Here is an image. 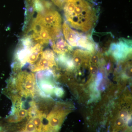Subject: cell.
Listing matches in <instances>:
<instances>
[{
	"label": "cell",
	"instance_id": "277c9868",
	"mask_svg": "<svg viewBox=\"0 0 132 132\" xmlns=\"http://www.w3.org/2000/svg\"><path fill=\"white\" fill-rule=\"evenodd\" d=\"M68 111L61 104H58L46 118V124H44L43 132H58L63 123Z\"/></svg>",
	"mask_w": 132,
	"mask_h": 132
},
{
	"label": "cell",
	"instance_id": "ba28073f",
	"mask_svg": "<svg viewBox=\"0 0 132 132\" xmlns=\"http://www.w3.org/2000/svg\"><path fill=\"white\" fill-rule=\"evenodd\" d=\"M52 41V47L54 52L59 55L66 54L73 50L72 47L64 40L62 35Z\"/></svg>",
	"mask_w": 132,
	"mask_h": 132
},
{
	"label": "cell",
	"instance_id": "7a4b0ae2",
	"mask_svg": "<svg viewBox=\"0 0 132 132\" xmlns=\"http://www.w3.org/2000/svg\"><path fill=\"white\" fill-rule=\"evenodd\" d=\"M8 86L11 93L26 98H34L37 92L35 75L26 71H21L16 76L11 78Z\"/></svg>",
	"mask_w": 132,
	"mask_h": 132
},
{
	"label": "cell",
	"instance_id": "3957f363",
	"mask_svg": "<svg viewBox=\"0 0 132 132\" xmlns=\"http://www.w3.org/2000/svg\"><path fill=\"white\" fill-rule=\"evenodd\" d=\"M35 19L49 30L53 40L62 35L61 17L57 11L52 9L38 13Z\"/></svg>",
	"mask_w": 132,
	"mask_h": 132
},
{
	"label": "cell",
	"instance_id": "4fadbf2b",
	"mask_svg": "<svg viewBox=\"0 0 132 132\" xmlns=\"http://www.w3.org/2000/svg\"><path fill=\"white\" fill-rule=\"evenodd\" d=\"M51 1L59 7H62L64 5V2L63 0H51Z\"/></svg>",
	"mask_w": 132,
	"mask_h": 132
},
{
	"label": "cell",
	"instance_id": "8fae6325",
	"mask_svg": "<svg viewBox=\"0 0 132 132\" xmlns=\"http://www.w3.org/2000/svg\"><path fill=\"white\" fill-rule=\"evenodd\" d=\"M90 69L91 73L92 75H95L98 73V68L96 65H95V64L91 65L90 66Z\"/></svg>",
	"mask_w": 132,
	"mask_h": 132
},
{
	"label": "cell",
	"instance_id": "52a82bcc",
	"mask_svg": "<svg viewBox=\"0 0 132 132\" xmlns=\"http://www.w3.org/2000/svg\"><path fill=\"white\" fill-rule=\"evenodd\" d=\"M62 30L66 42L69 45L72 47H78V42L83 34L72 29L66 22L62 25Z\"/></svg>",
	"mask_w": 132,
	"mask_h": 132
},
{
	"label": "cell",
	"instance_id": "9c48e42d",
	"mask_svg": "<svg viewBox=\"0 0 132 132\" xmlns=\"http://www.w3.org/2000/svg\"><path fill=\"white\" fill-rule=\"evenodd\" d=\"M43 46L42 45L38 43L34 45L31 48V52L28 58L27 63L35 65L39 59V57L42 54Z\"/></svg>",
	"mask_w": 132,
	"mask_h": 132
},
{
	"label": "cell",
	"instance_id": "6da1fadb",
	"mask_svg": "<svg viewBox=\"0 0 132 132\" xmlns=\"http://www.w3.org/2000/svg\"><path fill=\"white\" fill-rule=\"evenodd\" d=\"M64 10L66 22L81 32L91 31L98 19L95 8L87 0H65Z\"/></svg>",
	"mask_w": 132,
	"mask_h": 132
},
{
	"label": "cell",
	"instance_id": "5bb4252c",
	"mask_svg": "<svg viewBox=\"0 0 132 132\" xmlns=\"http://www.w3.org/2000/svg\"><path fill=\"white\" fill-rule=\"evenodd\" d=\"M36 0H27L28 5H33L34 2Z\"/></svg>",
	"mask_w": 132,
	"mask_h": 132
},
{
	"label": "cell",
	"instance_id": "8992f818",
	"mask_svg": "<svg viewBox=\"0 0 132 132\" xmlns=\"http://www.w3.org/2000/svg\"><path fill=\"white\" fill-rule=\"evenodd\" d=\"M39 61L31 67L33 72L48 70L56 64L54 53L51 50H46L43 52Z\"/></svg>",
	"mask_w": 132,
	"mask_h": 132
},
{
	"label": "cell",
	"instance_id": "5b68a950",
	"mask_svg": "<svg viewBox=\"0 0 132 132\" xmlns=\"http://www.w3.org/2000/svg\"><path fill=\"white\" fill-rule=\"evenodd\" d=\"M108 52L117 60H125L131 54V41L121 39L117 43H113L110 46Z\"/></svg>",
	"mask_w": 132,
	"mask_h": 132
},
{
	"label": "cell",
	"instance_id": "7c38bea8",
	"mask_svg": "<svg viewBox=\"0 0 132 132\" xmlns=\"http://www.w3.org/2000/svg\"><path fill=\"white\" fill-rule=\"evenodd\" d=\"M128 113L127 112V111H125V110H123V111H121L119 114V117L123 118V119H128L131 118L130 117L128 118Z\"/></svg>",
	"mask_w": 132,
	"mask_h": 132
},
{
	"label": "cell",
	"instance_id": "30bf717a",
	"mask_svg": "<svg viewBox=\"0 0 132 132\" xmlns=\"http://www.w3.org/2000/svg\"><path fill=\"white\" fill-rule=\"evenodd\" d=\"M54 93L58 97H61L64 94V91L62 88L56 87L55 88Z\"/></svg>",
	"mask_w": 132,
	"mask_h": 132
}]
</instances>
